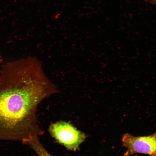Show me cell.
Segmentation results:
<instances>
[{"label":"cell","mask_w":156,"mask_h":156,"mask_svg":"<svg viewBox=\"0 0 156 156\" xmlns=\"http://www.w3.org/2000/svg\"><path fill=\"white\" fill-rule=\"evenodd\" d=\"M58 92L37 58L29 56L3 64L0 70V141L22 143L42 135L38 106Z\"/></svg>","instance_id":"1"},{"label":"cell","mask_w":156,"mask_h":156,"mask_svg":"<svg viewBox=\"0 0 156 156\" xmlns=\"http://www.w3.org/2000/svg\"><path fill=\"white\" fill-rule=\"evenodd\" d=\"M151 5H156V0H144Z\"/></svg>","instance_id":"5"},{"label":"cell","mask_w":156,"mask_h":156,"mask_svg":"<svg viewBox=\"0 0 156 156\" xmlns=\"http://www.w3.org/2000/svg\"><path fill=\"white\" fill-rule=\"evenodd\" d=\"M123 146L127 149L124 156L142 154L156 156V132L145 136H134L126 133L122 136Z\"/></svg>","instance_id":"3"},{"label":"cell","mask_w":156,"mask_h":156,"mask_svg":"<svg viewBox=\"0 0 156 156\" xmlns=\"http://www.w3.org/2000/svg\"><path fill=\"white\" fill-rule=\"evenodd\" d=\"M22 143L29 146L37 156H52L42 145L38 136H34Z\"/></svg>","instance_id":"4"},{"label":"cell","mask_w":156,"mask_h":156,"mask_svg":"<svg viewBox=\"0 0 156 156\" xmlns=\"http://www.w3.org/2000/svg\"><path fill=\"white\" fill-rule=\"evenodd\" d=\"M49 132L58 143L72 151L79 150L87 136L70 123L60 121L51 124Z\"/></svg>","instance_id":"2"}]
</instances>
